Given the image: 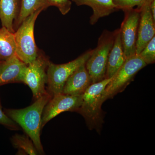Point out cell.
I'll return each mask as SVG.
<instances>
[{"mask_svg": "<svg viewBox=\"0 0 155 155\" xmlns=\"http://www.w3.org/2000/svg\"><path fill=\"white\" fill-rule=\"evenodd\" d=\"M52 97L48 92L27 107L5 109L4 110L9 118L22 127L32 140L39 154L44 153L40 139L42 115L45 106Z\"/></svg>", "mask_w": 155, "mask_h": 155, "instance_id": "1", "label": "cell"}, {"mask_svg": "<svg viewBox=\"0 0 155 155\" xmlns=\"http://www.w3.org/2000/svg\"><path fill=\"white\" fill-rule=\"evenodd\" d=\"M112 78H105L92 84L82 95V103L77 112L83 116L89 129H95L98 133L104 122L101 109L103 94Z\"/></svg>", "mask_w": 155, "mask_h": 155, "instance_id": "2", "label": "cell"}, {"mask_svg": "<svg viewBox=\"0 0 155 155\" xmlns=\"http://www.w3.org/2000/svg\"><path fill=\"white\" fill-rule=\"evenodd\" d=\"M44 9L37 10L29 15L14 32L16 44V54L26 65L34 61L39 51L34 38L35 21Z\"/></svg>", "mask_w": 155, "mask_h": 155, "instance_id": "3", "label": "cell"}, {"mask_svg": "<svg viewBox=\"0 0 155 155\" xmlns=\"http://www.w3.org/2000/svg\"><path fill=\"white\" fill-rule=\"evenodd\" d=\"M115 31L104 30L100 37L97 45L92 51L85 63L92 84L106 78L107 64L110 51L114 45Z\"/></svg>", "mask_w": 155, "mask_h": 155, "instance_id": "4", "label": "cell"}, {"mask_svg": "<svg viewBox=\"0 0 155 155\" xmlns=\"http://www.w3.org/2000/svg\"><path fill=\"white\" fill-rule=\"evenodd\" d=\"M147 65L139 55L135 54L126 59L106 87L102 98L103 103L123 91L133 80L137 73Z\"/></svg>", "mask_w": 155, "mask_h": 155, "instance_id": "5", "label": "cell"}, {"mask_svg": "<svg viewBox=\"0 0 155 155\" xmlns=\"http://www.w3.org/2000/svg\"><path fill=\"white\" fill-rule=\"evenodd\" d=\"M92 50H89L72 61L62 64L50 62L48 65V92L52 96L62 93L64 85L69 76L81 65L85 64L91 54Z\"/></svg>", "mask_w": 155, "mask_h": 155, "instance_id": "6", "label": "cell"}, {"mask_svg": "<svg viewBox=\"0 0 155 155\" xmlns=\"http://www.w3.org/2000/svg\"><path fill=\"white\" fill-rule=\"evenodd\" d=\"M50 62L48 58L39 52L36 59L26 67L23 82L31 89L35 100L48 92L45 87L47 83V70Z\"/></svg>", "mask_w": 155, "mask_h": 155, "instance_id": "7", "label": "cell"}, {"mask_svg": "<svg viewBox=\"0 0 155 155\" xmlns=\"http://www.w3.org/2000/svg\"><path fill=\"white\" fill-rule=\"evenodd\" d=\"M82 103L81 95L63 93L54 95L45 106L41 118V129L49 121L67 111L78 112Z\"/></svg>", "mask_w": 155, "mask_h": 155, "instance_id": "8", "label": "cell"}, {"mask_svg": "<svg viewBox=\"0 0 155 155\" xmlns=\"http://www.w3.org/2000/svg\"><path fill=\"white\" fill-rule=\"evenodd\" d=\"M123 11L125 17L119 29L123 51L127 59L136 54L140 11L132 8Z\"/></svg>", "mask_w": 155, "mask_h": 155, "instance_id": "9", "label": "cell"}, {"mask_svg": "<svg viewBox=\"0 0 155 155\" xmlns=\"http://www.w3.org/2000/svg\"><path fill=\"white\" fill-rule=\"evenodd\" d=\"M153 0H148L140 10L136 54L139 55L145 47L155 36V21L152 15L150 4Z\"/></svg>", "mask_w": 155, "mask_h": 155, "instance_id": "10", "label": "cell"}, {"mask_svg": "<svg viewBox=\"0 0 155 155\" xmlns=\"http://www.w3.org/2000/svg\"><path fill=\"white\" fill-rule=\"evenodd\" d=\"M27 65L15 54L0 64V86L7 84L23 82Z\"/></svg>", "mask_w": 155, "mask_h": 155, "instance_id": "11", "label": "cell"}, {"mask_svg": "<svg viewBox=\"0 0 155 155\" xmlns=\"http://www.w3.org/2000/svg\"><path fill=\"white\" fill-rule=\"evenodd\" d=\"M92 84L85 64L78 67L67 79L62 93L70 95H81Z\"/></svg>", "mask_w": 155, "mask_h": 155, "instance_id": "12", "label": "cell"}, {"mask_svg": "<svg viewBox=\"0 0 155 155\" xmlns=\"http://www.w3.org/2000/svg\"><path fill=\"white\" fill-rule=\"evenodd\" d=\"M126 60L122 48L119 28L115 30L114 45L108 57L106 78H112L114 77Z\"/></svg>", "mask_w": 155, "mask_h": 155, "instance_id": "13", "label": "cell"}, {"mask_svg": "<svg viewBox=\"0 0 155 155\" xmlns=\"http://www.w3.org/2000/svg\"><path fill=\"white\" fill-rule=\"evenodd\" d=\"M77 6L86 5L91 8L92 15L90 23L92 25L96 24L100 18L107 17L117 11L113 0H71Z\"/></svg>", "mask_w": 155, "mask_h": 155, "instance_id": "14", "label": "cell"}, {"mask_svg": "<svg viewBox=\"0 0 155 155\" xmlns=\"http://www.w3.org/2000/svg\"><path fill=\"white\" fill-rule=\"evenodd\" d=\"M22 0H0V19L2 26L14 33V23L20 11Z\"/></svg>", "mask_w": 155, "mask_h": 155, "instance_id": "15", "label": "cell"}, {"mask_svg": "<svg viewBox=\"0 0 155 155\" xmlns=\"http://www.w3.org/2000/svg\"><path fill=\"white\" fill-rule=\"evenodd\" d=\"M16 54L14 33L3 27L0 28V61H5Z\"/></svg>", "mask_w": 155, "mask_h": 155, "instance_id": "16", "label": "cell"}, {"mask_svg": "<svg viewBox=\"0 0 155 155\" xmlns=\"http://www.w3.org/2000/svg\"><path fill=\"white\" fill-rule=\"evenodd\" d=\"M49 7L46 0H22L19 15L14 23V27L18 28L29 15L40 9L45 10Z\"/></svg>", "mask_w": 155, "mask_h": 155, "instance_id": "17", "label": "cell"}, {"mask_svg": "<svg viewBox=\"0 0 155 155\" xmlns=\"http://www.w3.org/2000/svg\"><path fill=\"white\" fill-rule=\"evenodd\" d=\"M11 141L13 146L18 149L19 153L30 155L39 154L32 140L28 138V136L16 134L12 137Z\"/></svg>", "mask_w": 155, "mask_h": 155, "instance_id": "18", "label": "cell"}, {"mask_svg": "<svg viewBox=\"0 0 155 155\" xmlns=\"http://www.w3.org/2000/svg\"><path fill=\"white\" fill-rule=\"evenodd\" d=\"M147 1L148 0H113V2L117 10L124 11L136 7L135 8L140 11Z\"/></svg>", "mask_w": 155, "mask_h": 155, "instance_id": "19", "label": "cell"}, {"mask_svg": "<svg viewBox=\"0 0 155 155\" xmlns=\"http://www.w3.org/2000/svg\"><path fill=\"white\" fill-rule=\"evenodd\" d=\"M139 55L147 65L155 63V36L148 43Z\"/></svg>", "mask_w": 155, "mask_h": 155, "instance_id": "20", "label": "cell"}, {"mask_svg": "<svg viewBox=\"0 0 155 155\" xmlns=\"http://www.w3.org/2000/svg\"><path fill=\"white\" fill-rule=\"evenodd\" d=\"M49 6H55L59 9L63 15L68 14L72 6L71 0H46Z\"/></svg>", "mask_w": 155, "mask_h": 155, "instance_id": "21", "label": "cell"}, {"mask_svg": "<svg viewBox=\"0 0 155 155\" xmlns=\"http://www.w3.org/2000/svg\"><path fill=\"white\" fill-rule=\"evenodd\" d=\"M0 125H3L11 130H19L18 124L5 114L2 110L0 101Z\"/></svg>", "mask_w": 155, "mask_h": 155, "instance_id": "22", "label": "cell"}, {"mask_svg": "<svg viewBox=\"0 0 155 155\" xmlns=\"http://www.w3.org/2000/svg\"><path fill=\"white\" fill-rule=\"evenodd\" d=\"M151 12L154 20L155 21V0H153L150 4Z\"/></svg>", "mask_w": 155, "mask_h": 155, "instance_id": "23", "label": "cell"}, {"mask_svg": "<svg viewBox=\"0 0 155 155\" xmlns=\"http://www.w3.org/2000/svg\"><path fill=\"white\" fill-rule=\"evenodd\" d=\"M1 61H0V64H1Z\"/></svg>", "mask_w": 155, "mask_h": 155, "instance_id": "24", "label": "cell"}]
</instances>
